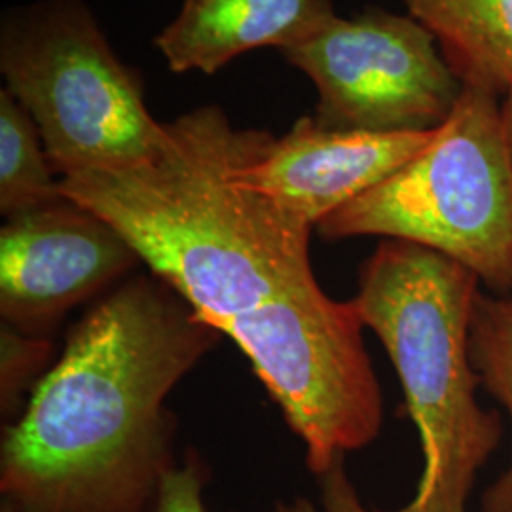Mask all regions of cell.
Listing matches in <instances>:
<instances>
[{
  "mask_svg": "<svg viewBox=\"0 0 512 512\" xmlns=\"http://www.w3.org/2000/svg\"><path fill=\"white\" fill-rule=\"evenodd\" d=\"M219 340L156 275L118 285L71 330L4 431L2 503L14 512H152L177 465L165 399Z\"/></svg>",
  "mask_w": 512,
  "mask_h": 512,
  "instance_id": "cell-1",
  "label": "cell"
},
{
  "mask_svg": "<svg viewBox=\"0 0 512 512\" xmlns=\"http://www.w3.org/2000/svg\"><path fill=\"white\" fill-rule=\"evenodd\" d=\"M162 147L137 164L59 179L63 196L114 226L152 275L211 327L317 283L310 224L239 181L272 139L200 107L165 124Z\"/></svg>",
  "mask_w": 512,
  "mask_h": 512,
  "instance_id": "cell-2",
  "label": "cell"
},
{
  "mask_svg": "<svg viewBox=\"0 0 512 512\" xmlns=\"http://www.w3.org/2000/svg\"><path fill=\"white\" fill-rule=\"evenodd\" d=\"M478 283L452 258L399 239H384L361 266L353 304L399 374L423 471L406 505L376 511L359 499L342 459L319 476L325 512H467L476 475L503 433L501 418L476 401L471 319Z\"/></svg>",
  "mask_w": 512,
  "mask_h": 512,
  "instance_id": "cell-3",
  "label": "cell"
},
{
  "mask_svg": "<svg viewBox=\"0 0 512 512\" xmlns=\"http://www.w3.org/2000/svg\"><path fill=\"white\" fill-rule=\"evenodd\" d=\"M317 230L327 239L410 241L512 294V148L499 97L465 86L416 158Z\"/></svg>",
  "mask_w": 512,
  "mask_h": 512,
  "instance_id": "cell-4",
  "label": "cell"
},
{
  "mask_svg": "<svg viewBox=\"0 0 512 512\" xmlns=\"http://www.w3.org/2000/svg\"><path fill=\"white\" fill-rule=\"evenodd\" d=\"M6 90L35 120L57 179L150 158L167 126L147 107L82 0H40L10 12L0 31Z\"/></svg>",
  "mask_w": 512,
  "mask_h": 512,
  "instance_id": "cell-5",
  "label": "cell"
},
{
  "mask_svg": "<svg viewBox=\"0 0 512 512\" xmlns=\"http://www.w3.org/2000/svg\"><path fill=\"white\" fill-rule=\"evenodd\" d=\"M353 300L313 283L232 321L230 336L306 446L313 475L378 437L382 391Z\"/></svg>",
  "mask_w": 512,
  "mask_h": 512,
  "instance_id": "cell-6",
  "label": "cell"
},
{
  "mask_svg": "<svg viewBox=\"0 0 512 512\" xmlns=\"http://www.w3.org/2000/svg\"><path fill=\"white\" fill-rule=\"evenodd\" d=\"M281 54L315 84L313 118L325 128L433 131L450 118L465 88L437 38L410 14L336 16Z\"/></svg>",
  "mask_w": 512,
  "mask_h": 512,
  "instance_id": "cell-7",
  "label": "cell"
},
{
  "mask_svg": "<svg viewBox=\"0 0 512 512\" xmlns=\"http://www.w3.org/2000/svg\"><path fill=\"white\" fill-rule=\"evenodd\" d=\"M137 262L114 226L67 196L8 217L0 232L2 323L38 336Z\"/></svg>",
  "mask_w": 512,
  "mask_h": 512,
  "instance_id": "cell-8",
  "label": "cell"
},
{
  "mask_svg": "<svg viewBox=\"0 0 512 512\" xmlns=\"http://www.w3.org/2000/svg\"><path fill=\"white\" fill-rule=\"evenodd\" d=\"M437 129L372 133L300 118L239 167V181L317 228L344 205L391 177L429 145Z\"/></svg>",
  "mask_w": 512,
  "mask_h": 512,
  "instance_id": "cell-9",
  "label": "cell"
},
{
  "mask_svg": "<svg viewBox=\"0 0 512 512\" xmlns=\"http://www.w3.org/2000/svg\"><path fill=\"white\" fill-rule=\"evenodd\" d=\"M334 18L332 0H184L156 48L173 73L213 74L251 50L285 52Z\"/></svg>",
  "mask_w": 512,
  "mask_h": 512,
  "instance_id": "cell-10",
  "label": "cell"
},
{
  "mask_svg": "<svg viewBox=\"0 0 512 512\" xmlns=\"http://www.w3.org/2000/svg\"><path fill=\"white\" fill-rule=\"evenodd\" d=\"M463 86L503 99L512 86V0H404Z\"/></svg>",
  "mask_w": 512,
  "mask_h": 512,
  "instance_id": "cell-11",
  "label": "cell"
},
{
  "mask_svg": "<svg viewBox=\"0 0 512 512\" xmlns=\"http://www.w3.org/2000/svg\"><path fill=\"white\" fill-rule=\"evenodd\" d=\"M35 120L18 99L0 92V213L8 219L61 198Z\"/></svg>",
  "mask_w": 512,
  "mask_h": 512,
  "instance_id": "cell-12",
  "label": "cell"
},
{
  "mask_svg": "<svg viewBox=\"0 0 512 512\" xmlns=\"http://www.w3.org/2000/svg\"><path fill=\"white\" fill-rule=\"evenodd\" d=\"M471 357L480 384L509 412L512 421V294L476 296ZM482 512H512V463L484 495Z\"/></svg>",
  "mask_w": 512,
  "mask_h": 512,
  "instance_id": "cell-13",
  "label": "cell"
},
{
  "mask_svg": "<svg viewBox=\"0 0 512 512\" xmlns=\"http://www.w3.org/2000/svg\"><path fill=\"white\" fill-rule=\"evenodd\" d=\"M2 412L14 414L19 395L33 382L38 370L46 365L52 346L40 338L23 334L19 330L2 323Z\"/></svg>",
  "mask_w": 512,
  "mask_h": 512,
  "instance_id": "cell-14",
  "label": "cell"
},
{
  "mask_svg": "<svg viewBox=\"0 0 512 512\" xmlns=\"http://www.w3.org/2000/svg\"><path fill=\"white\" fill-rule=\"evenodd\" d=\"M205 482L207 471L202 459L188 456L183 465H175L165 475L152 512H207Z\"/></svg>",
  "mask_w": 512,
  "mask_h": 512,
  "instance_id": "cell-15",
  "label": "cell"
},
{
  "mask_svg": "<svg viewBox=\"0 0 512 512\" xmlns=\"http://www.w3.org/2000/svg\"><path fill=\"white\" fill-rule=\"evenodd\" d=\"M274 512H323L304 497H294L291 501H281L275 505Z\"/></svg>",
  "mask_w": 512,
  "mask_h": 512,
  "instance_id": "cell-16",
  "label": "cell"
},
{
  "mask_svg": "<svg viewBox=\"0 0 512 512\" xmlns=\"http://www.w3.org/2000/svg\"><path fill=\"white\" fill-rule=\"evenodd\" d=\"M501 116H503V124L507 129V137L512 148V86L509 92L505 93V97L501 99Z\"/></svg>",
  "mask_w": 512,
  "mask_h": 512,
  "instance_id": "cell-17",
  "label": "cell"
},
{
  "mask_svg": "<svg viewBox=\"0 0 512 512\" xmlns=\"http://www.w3.org/2000/svg\"><path fill=\"white\" fill-rule=\"evenodd\" d=\"M0 512H14V511H12V509H10V507H8V505H4V503H2V505H0Z\"/></svg>",
  "mask_w": 512,
  "mask_h": 512,
  "instance_id": "cell-18",
  "label": "cell"
}]
</instances>
